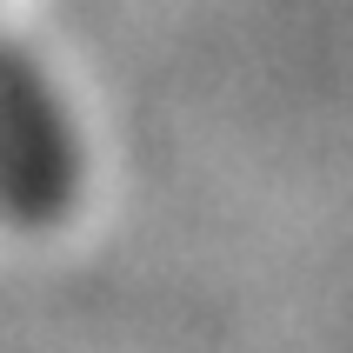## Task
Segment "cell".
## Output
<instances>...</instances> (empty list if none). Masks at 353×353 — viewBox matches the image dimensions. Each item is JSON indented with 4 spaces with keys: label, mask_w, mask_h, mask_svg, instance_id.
<instances>
[{
    "label": "cell",
    "mask_w": 353,
    "mask_h": 353,
    "mask_svg": "<svg viewBox=\"0 0 353 353\" xmlns=\"http://www.w3.org/2000/svg\"><path fill=\"white\" fill-rule=\"evenodd\" d=\"M80 200V140L34 60L0 34V214L14 227H60Z\"/></svg>",
    "instance_id": "cell-1"
}]
</instances>
